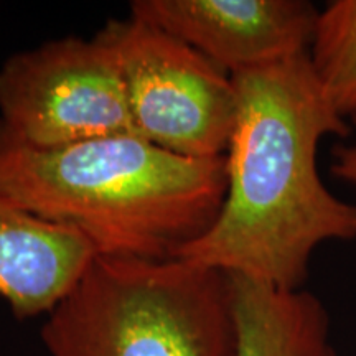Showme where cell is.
I'll return each instance as SVG.
<instances>
[{"label":"cell","instance_id":"cell-2","mask_svg":"<svg viewBox=\"0 0 356 356\" xmlns=\"http://www.w3.org/2000/svg\"><path fill=\"white\" fill-rule=\"evenodd\" d=\"M0 195L96 254L177 259L221 210L226 157H184L137 134L32 149L0 129Z\"/></svg>","mask_w":356,"mask_h":356},{"label":"cell","instance_id":"cell-1","mask_svg":"<svg viewBox=\"0 0 356 356\" xmlns=\"http://www.w3.org/2000/svg\"><path fill=\"white\" fill-rule=\"evenodd\" d=\"M238 113L226 150V195L210 229L177 259L282 291L304 289L328 243L356 239V203L318 170L323 139L351 136L309 56L234 74Z\"/></svg>","mask_w":356,"mask_h":356},{"label":"cell","instance_id":"cell-3","mask_svg":"<svg viewBox=\"0 0 356 356\" xmlns=\"http://www.w3.org/2000/svg\"><path fill=\"white\" fill-rule=\"evenodd\" d=\"M42 341L48 356H236L233 284L184 259L96 254Z\"/></svg>","mask_w":356,"mask_h":356},{"label":"cell","instance_id":"cell-6","mask_svg":"<svg viewBox=\"0 0 356 356\" xmlns=\"http://www.w3.org/2000/svg\"><path fill=\"white\" fill-rule=\"evenodd\" d=\"M309 0H134L131 15L170 33L234 76L309 55Z\"/></svg>","mask_w":356,"mask_h":356},{"label":"cell","instance_id":"cell-4","mask_svg":"<svg viewBox=\"0 0 356 356\" xmlns=\"http://www.w3.org/2000/svg\"><path fill=\"white\" fill-rule=\"evenodd\" d=\"M0 129L32 149L136 134L121 63L101 35L53 40L0 68Z\"/></svg>","mask_w":356,"mask_h":356},{"label":"cell","instance_id":"cell-11","mask_svg":"<svg viewBox=\"0 0 356 356\" xmlns=\"http://www.w3.org/2000/svg\"><path fill=\"white\" fill-rule=\"evenodd\" d=\"M348 122H350V127H351V134H355V136H356V113L348 119Z\"/></svg>","mask_w":356,"mask_h":356},{"label":"cell","instance_id":"cell-5","mask_svg":"<svg viewBox=\"0 0 356 356\" xmlns=\"http://www.w3.org/2000/svg\"><path fill=\"white\" fill-rule=\"evenodd\" d=\"M97 35L121 63L137 136L190 159L226 154L238 113V95L226 71L132 15L108 22Z\"/></svg>","mask_w":356,"mask_h":356},{"label":"cell","instance_id":"cell-8","mask_svg":"<svg viewBox=\"0 0 356 356\" xmlns=\"http://www.w3.org/2000/svg\"><path fill=\"white\" fill-rule=\"evenodd\" d=\"M229 277L236 356H337L330 314L315 293L282 291L241 275Z\"/></svg>","mask_w":356,"mask_h":356},{"label":"cell","instance_id":"cell-7","mask_svg":"<svg viewBox=\"0 0 356 356\" xmlns=\"http://www.w3.org/2000/svg\"><path fill=\"white\" fill-rule=\"evenodd\" d=\"M95 256L76 231L40 220L0 195V297L17 318L48 314Z\"/></svg>","mask_w":356,"mask_h":356},{"label":"cell","instance_id":"cell-10","mask_svg":"<svg viewBox=\"0 0 356 356\" xmlns=\"http://www.w3.org/2000/svg\"><path fill=\"white\" fill-rule=\"evenodd\" d=\"M330 172L338 181L353 190L356 195V140L333 147Z\"/></svg>","mask_w":356,"mask_h":356},{"label":"cell","instance_id":"cell-9","mask_svg":"<svg viewBox=\"0 0 356 356\" xmlns=\"http://www.w3.org/2000/svg\"><path fill=\"white\" fill-rule=\"evenodd\" d=\"M307 56L333 108L348 121L356 113V0L320 8Z\"/></svg>","mask_w":356,"mask_h":356}]
</instances>
